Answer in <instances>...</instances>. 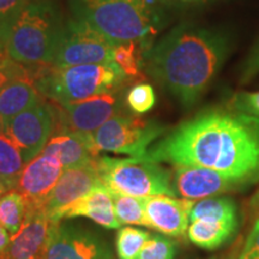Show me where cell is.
I'll return each instance as SVG.
<instances>
[{"label":"cell","instance_id":"12","mask_svg":"<svg viewBox=\"0 0 259 259\" xmlns=\"http://www.w3.org/2000/svg\"><path fill=\"white\" fill-rule=\"evenodd\" d=\"M173 186L177 194L185 199L197 200L216 197L232 191L250 187L244 181L221 171L197 166H174Z\"/></svg>","mask_w":259,"mask_h":259},{"label":"cell","instance_id":"34","mask_svg":"<svg viewBox=\"0 0 259 259\" xmlns=\"http://www.w3.org/2000/svg\"><path fill=\"white\" fill-rule=\"evenodd\" d=\"M10 240H11V234L0 225V254L4 253V251L8 248Z\"/></svg>","mask_w":259,"mask_h":259},{"label":"cell","instance_id":"26","mask_svg":"<svg viewBox=\"0 0 259 259\" xmlns=\"http://www.w3.org/2000/svg\"><path fill=\"white\" fill-rule=\"evenodd\" d=\"M150 233L134 227H122L116 235V253L119 259H136L147 241Z\"/></svg>","mask_w":259,"mask_h":259},{"label":"cell","instance_id":"30","mask_svg":"<svg viewBox=\"0 0 259 259\" xmlns=\"http://www.w3.org/2000/svg\"><path fill=\"white\" fill-rule=\"evenodd\" d=\"M30 74V69H27L25 65L12 60L8 54L0 59V92L12 80L25 77Z\"/></svg>","mask_w":259,"mask_h":259},{"label":"cell","instance_id":"37","mask_svg":"<svg viewBox=\"0 0 259 259\" xmlns=\"http://www.w3.org/2000/svg\"><path fill=\"white\" fill-rule=\"evenodd\" d=\"M6 54V51H5V48H4V46H3V44L2 42H0V59H2L3 57H4Z\"/></svg>","mask_w":259,"mask_h":259},{"label":"cell","instance_id":"14","mask_svg":"<svg viewBox=\"0 0 259 259\" xmlns=\"http://www.w3.org/2000/svg\"><path fill=\"white\" fill-rule=\"evenodd\" d=\"M63 171L64 167L56 157L44 153L25 164L15 190L24 197L28 210L44 211L45 202Z\"/></svg>","mask_w":259,"mask_h":259},{"label":"cell","instance_id":"18","mask_svg":"<svg viewBox=\"0 0 259 259\" xmlns=\"http://www.w3.org/2000/svg\"><path fill=\"white\" fill-rule=\"evenodd\" d=\"M77 216H85L97 225L108 229L120 228V223L115 215L112 193L105 186L96 187L92 192L65 208L60 212L58 220L60 222L61 220L77 218Z\"/></svg>","mask_w":259,"mask_h":259},{"label":"cell","instance_id":"33","mask_svg":"<svg viewBox=\"0 0 259 259\" xmlns=\"http://www.w3.org/2000/svg\"><path fill=\"white\" fill-rule=\"evenodd\" d=\"M238 259H259V226H253Z\"/></svg>","mask_w":259,"mask_h":259},{"label":"cell","instance_id":"38","mask_svg":"<svg viewBox=\"0 0 259 259\" xmlns=\"http://www.w3.org/2000/svg\"><path fill=\"white\" fill-rule=\"evenodd\" d=\"M170 2H186V3H189V2H200V0H170Z\"/></svg>","mask_w":259,"mask_h":259},{"label":"cell","instance_id":"9","mask_svg":"<svg viewBox=\"0 0 259 259\" xmlns=\"http://www.w3.org/2000/svg\"><path fill=\"white\" fill-rule=\"evenodd\" d=\"M0 126L16 142L28 163L42 153L56 127L54 107L38 101Z\"/></svg>","mask_w":259,"mask_h":259},{"label":"cell","instance_id":"6","mask_svg":"<svg viewBox=\"0 0 259 259\" xmlns=\"http://www.w3.org/2000/svg\"><path fill=\"white\" fill-rule=\"evenodd\" d=\"M95 167L102 185L113 192L141 198L177 196L170 171L158 162L137 157L99 156L95 158Z\"/></svg>","mask_w":259,"mask_h":259},{"label":"cell","instance_id":"22","mask_svg":"<svg viewBox=\"0 0 259 259\" xmlns=\"http://www.w3.org/2000/svg\"><path fill=\"white\" fill-rule=\"evenodd\" d=\"M196 220L239 222V211L235 202L228 197H211L194 203L190 211V222Z\"/></svg>","mask_w":259,"mask_h":259},{"label":"cell","instance_id":"8","mask_svg":"<svg viewBox=\"0 0 259 259\" xmlns=\"http://www.w3.org/2000/svg\"><path fill=\"white\" fill-rule=\"evenodd\" d=\"M114 46L85 22L77 18L70 19L65 24L52 65L56 67H70L114 63Z\"/></svg>","mask_w":259,"mask_h":259},{"label":"cell","instance_id":"29","mask_svg":"<svg viewBox=\"0 0 259 259\" xmlns=\"http://www.w3.org/2000/svg\"><path fill=\"white\" fill-rule=\"evenodd\" d=\"M34 0H0V42H4L12 24L22 11Z\"/></svg>","mask_w":259,"mask_h":259},{"label":"cell","instance_id":"35","mask_svg":"<svg viewBox=\"0 0 259 259\" xmlns=\"http://www.w3.org/2000/svg\"><path fill=\"white\" fill-rule=\"evenodd\" d=\"M252 206H253V210H254V213H255L254 225L259 226V192L255 194V196L253 197V199H252Z\"/></svg>","mask_w":259,"mask_h":259},{"label":"cell","instance_id":"3","mask_svg":"<svg viewBox=\"0 0 259 259\" xmlns=\"http://www.w3.org/2000/svg\"><path fill=\"white\" fill-rule=\"evenodd\" d=\"M150 0H72L74 18L85 22L113 45L141 42L153 46L158 16Z\"/></svg>","mask_w":259,"mask_h":259},{"label":"cell","instance_id":"31","mask_svg":"<svg viewBox=\"0 0 259 259\" xmlns=\"http://www.w3.org/2000/svg\"><path fill=\"white\" fill-rule=\"evenodd\" d=\"M232 108L259 118V92H242L232 99Z\"/></svg>","mask_w":259,"mask_h":259},{"label":"cell","instance_id":"28","mask_svg":"<svg viewBox=\"0 0 259 259\" xmlns=\"http://www.w3.org/2000/svg\"><path fill=\"white\" fill-rule=\"evenodd\" d=\"M176 254V242L166 236L151 235L136 259H174Z\"/></svg>","mask_w":259,"mask_h":259},{"label":"cell","instance_id":"23","mask_svg":"<svg viewBox=\"0 0 259 259\" xmlns=\"http://www.w3.org/2000/svg\"><path fill=\"white\" fill-rule=\"evenodd\" d=\"M28 206L24 197L17 190H10L0 198V225L14 235L27 218Z\"/></svg>","mask_w":259,"mask_h":259},{"label":"cell","instance_id":"39","mask_svg":"<svg viewBox=\"0 0 259 259\" xmlns=\"http://www.w3.org/2000/svg\"><path fill=\"white\" fill-rule=\"evenodd\" d=\"M211 259H222V258H211Z\"/></svg>","mask_w":259,"mask_h":259},{"label":"cell","instance_id":"25","mask_svg":"<svg viewBox=\"0 0 259 259\" xmlns=\"http://www.w3.org/2000/svg\"><path fill=\"white\" fill-rule=\"evenodd\" d=\"M148 48L141 42H124L114 46V61L128 78H137L141 74L142 66H144V53Z\"/></svg>","mask_w":259,"mask_h":259},{"label":"cell","instance_id":"10","mask_svg":"<svg viewBox=\"0 0 259 259\" xmlns=\"http://www.w3.org/2000/svg\"><path fill=\"white\" fill-rule=\"evenodd\" d=\"M122 105V97L115 93L102 94L67 105H58L57 132L71 131L92 135L109 119L118 115Z\"/></svg>","mask_w":259,"mask_h":259},{"label":"cell","instance_id":"17","mask_svg":"<svg viewBox=\"0 0 259 259\" xmlns=\"http://www.w3.org/2000/svg\"><path fill=\"white\" fill-rule=\"evenodd\" d=\"M42 153L56 157L64 169L89 164L100 154L94 145L93 135L71 131L57 132L47 142Z\"/></svg>","mask_w":259,"mask_h":259},{"label":"cell","instance_id":"13","mask_svg":"<svg viewBox=\"0 0 259 259\" xmlns=\"http://www.w3.org/2000/svg\"><path fill=\"white\" fill-rule=\"evenodd\" d=\"M101 186L103 185L95 167V160L85 166L64 169L45 202L44 211L52 222L60 223L58 219L65 208Z\"/></svg>","mask_w":259,"mask_h":259},{"label":"cell","instance_id":"11","mask_svg":"<svg viewBox=\"0 0 259 259\" xmlns=\"http://www.w3.org/2000/svg\"><path fill=\"white\" fill-rule=\"evenodd\" d=\"M45 259H113V254L108 245L92 232L56 223Z\"/></svg>","mask_w":259,"mask_h":259},{"label":"cell","instance_id":"4","mask_svg":"<svg viewBox=\"0 0 259 259\" xmlns=\"http://www.w3.org/2000/svg\"><path fill=\"white\" fill-rule=\"evenodd\" d=\"M53 0H34L18 16L4 42L6 54L25 66L51 65L65 29Z\"/></svg>","mask_w":259,"mask_h":259},{"label":"cell","instance_id":"21","mask_svg":"<svg viewBox=\"0 0 259 259\" xmlns=\"http://www.w3.org/2000/svg\"><path fill=\"white\" fill-rule=\"evenodd\" d=\"M25 164L21 149L0 126V181L9 190L16 189Z\"/></svg>","mask_w":259,"mask_h":259},{"label":"cell","instance_id":"16","mask_svg":"<svg viewBox=\"0 0 259 259\" xmlns=\"http://www.w3.org/2000/svg\"><path fill=\"white\" fill-rule=\"evenodd\" d=\"M193 204V200L176 199L170 196L145 197V216L149 228L169 236L184 235L189 228Z\"/></svg>","mask_w":259,"mask_h":259},{"label":"cell","instance_id":"7","mask_svg":"<svg viewBox=\"0 0 259 259\" xmlns=\"http://www.w3.org/2000/svg\"><path fill=\"white\" fill-rule=\"evenodd\" d=\"M164 131L166 128L158 122L144 120L139 116L118 114L92 135L99 153L103 151L147 158L149 147L163 136Z\"/></svg>","mask_w":259,"mask_h":259},{"label":"cell","instance_id":"1","mask_svg":"<svg viewBox=\"0 0 259 259\" xmlns=\"http://www.w3.org/2000/svg\"><path fill=\"white\" fill-rule=\"evenodd\" d=\"M147 158L209 168L251 186L259 181V118L232 107L206 109L171 130Z\"/></svg>","mask_w":259,"mask_h":259},{"label":"cell","instance_id":"36","mask_svg":"<svg viewBox=\"0 0 259 259\" xmlns=\"http://www.w3.org/2000/svg\"><path fill=\"white\" fill-rule=\"evenodd\" d=\"M8 191H10V190L4 185V184L2 183V181H0V198H2L3 194H5L6 192H8Z\"/></svg>","mask_w":259,"mask_h":259},{"label":"cell","instance_id":"2","mask_svg":"<svg viewBox=\"0 0 259 259\" xmlns=\"http://www.w3.org/2000/svg\"><path fill=\"white\" fill-rule=\"evenodd\" d=\"M225 32L180 24L144 53V67L178 102L190 108L216 78L231 53Z\"/></svg>","mask_w":259,"mask_h":259},{"label":"cell","instance_id":"24","mask_svg":"<svg viewBox=\"0 0 259 259\" xmlns=\"http://www.w3.org/2000/svg\"><path fill=\"white\" fill-rule=\"evenodd\" d=\"M114 203L116 219L120 225H136L149 227L147 216H145L144 198L141 197L127 196L111 191Z\"/></svg>","mask_w":259,"mask_h":259},{"label":"cell","instance_id":"32","mask_svg":"<svg viewBox=\"0 0 259 259\" xmlns=\"http://www.w3.org/2000/svg\"><path fill=\"white\" fill-rule=\"evenodd\" d=\"M259 74V40L252 48L248 56L241 65L240 80L241 83H248Z\"/></svg>","mask_w":259,"mask_h":259},{"label":"cell","instance_id":"27","mask_svg":"<svg viewBox=\"0 0 259 259\" xmlns=\"http://www.w3.org/2000/svg\"><path fill=\"white\" fill-rule=\"evenodd\" d=\"M125 102L132 113L138 115L145 114L150 112L156 103L155 90L148 83L136 84L126 94Z\"/></svg>","mask_w":259,"mask_h":259},{"label":"cell","instance_id":"5","mask_svg":"<svg viewBox=\"0 0 259 259\" xmlns=\"http://www.w3.org/2000/svg\"><path fill=\"white\" fill-rule=\"evenodd\" d=\"M30 72L37 92L57 105H67L102 94L116 93L130 79L115 61L70 67L41 65Z\"/></svg>","mask_w":259,"mask_h":259},{"label":"cell","instance_id":"15","mask_svg":"<svg viewBox=\"0 0 259 259\" xmlns=\"http://www.w3.org/2000/svg\"><path fill=\"white\" fill-rule=\"evenodd\" d=\"M53 223L42 210H28L23 225L0 259H45Z\"/></svg>","mask_w":259,"mask_h":259},{"label":"cell","instance_id":"20","mask_svg":"<svg viewBox=\"0 0 259 259\" xmlns=\"http://www.w3.org/2000/svg\"><path fill=\"white\" fill-rule=\"evenodd\" d=\"M239 222L196 220L187 228L190 241L204 250H216L227 244L238 232Z\"/></svg>","mask_w":259,"mask_h":259},{"label":"cell","instance_id":"19","mask_svg":"<svg viewBox=\"0 0 259 259\" xmlns=\"http://www.w3.org/2000/svg\"><path fill=\"white\" fill-rule=\"evenodd\" d=\"M38 94L31 72L10 82L0 92V125L40 101Z\"/></svg>","mask_w":259,"mask_h":259}]
</instances>
